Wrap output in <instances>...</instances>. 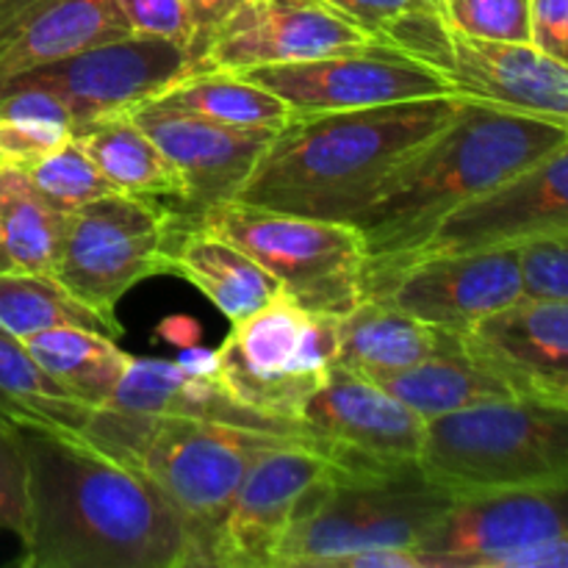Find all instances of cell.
Returning a JSON list of instances; mask_svg holds the SVG:
<instances>
[{"instance_id": "cell-25", "label": "cell", "mask_w": 568, "mask_h": 568, "mask_svg": "<svg viewBox=\"0 0 568 568\" xmlns=\"http://www.w3.org/2000/svg\"><path fill=\"white\" fill-rule=\"evenodd\" d=\"M72 139L116 192L150 200L166 197L172 203L181 197L178 172L128 111L100 116L72 131Z\"/></svg>"}, {"instance_id": "cell-43", "label": "cell", "mask_w": 568, "mask_h": 568, "mask_svg": "<svg viewBox=\"0 0 568 568\" xmlns=\"http://www.w3.org/2000/svg\"><path fill=\"white\" fill-rule=\"evenodd\" d=\"M3 270H11V264H9V258H6L3 247H0V272H3Z\"/></svg>"}, {"instance_id": "cell-11", "label": "cell", "mask_w": 568, "mask_h": 568, "mask_svg": "<svg viewBox=\"0 0 568 568\" xmlns=\"http://www.w3.org/2000/svg\"><path fill=\"white\" fill-rule=\"evenodd\" d=\"M305 444L342 471H392L419 464L425 419L372 377L333 366L300 414Z\"/></svg>"}, {"instance_id": "cell-24", "label": "cell", "mask_w": 568, "mask_h": 568, "mask_svg": "<svg viewBox=\"0 0 568 568\" xmlns=\"http://www.w3.org/2000/svg\"><path fill=\"white\" fill-rule=\"evenodd\" d=\"M170 275L200 288L231 322L255 314L283 292L281 283L247 253L197 225L178 231L172 239Z\"/></svg>"}, {"instance_id": "cell-41", "label": "cell", "mask_w": 568, "mask_h": 568, "mask_svg": "<svg viewBox=\"0 0 568 568\" xmlns=\"http://www.w3.org/2000/svg\"><path fill=\"white\" fill-rule=\"evenodd\" d=\"M175 364L192 377L220 381V349L200 347V344H194V347H183L181 353L175 355Z\"/></svg>"}, {"instance_id": "cell-22", "label": "cell", "mask_w": 568, "mask_h": 568, "mask_svg": "<svg viewBox=\"0 0 568 568\" xmlns=\"http://www.w3.org/2000/svg\"><path fill=\"white\" fill-rule=\"evenodd\" d=\"M105 405L136 416H183V419L216 422V425L244 427V430L272 433V436L300 438L305 444L300 422L277 419V416L247 408L233 399L220 381L192 377L175 361L164 358H131L120 386L114 388Z\"/></svg>"}, {"instance_id": "cell-21", "label": "cell", "mask_w": 568, "mask_h": 568, "mask_svg": "<svg viewBox=\"0 0 568 568\" xmlns=\"http://www.w3.org/2000/svg\"><path fill=\"white\" fill-rule=\"evenodd\" d=\"M128 33L114 0H0V87Z\"/></svg>"}, {"instance_id": "cell-28", "label": "cell", "mask_w": 568, "mask_h": 568, "mask_svg": "<svg viewBox=\"0 0 568 568\" xmlns=\"http://www.w3.org/2000/svg\"><path fill=\"white\" fill-rule=\"evenodd\" d=\"M89 416L92 408L61 392L26 353L20 338L0 327V425L11 430L39 427L81 433Z\"/></svg>"}, {"instance_id": "cell-20", "label": "cell", "mask_w": 568, "mask_h": 568, "mask_svg": "<svg viewBox=\"0 0 568 568\" xmlns=\"http://www.w3.org/2000/svg\"><path fill=\"white\" fill-rule=\"evenodd\" d=\"M436 70L460 98L568 125L566 64L530 42H494L449 28Z\"/></svg>"}, {"instance_id": "cell-6", "label": "cell", "mask_w": 568, "mask_h": 568, "mask_svg": "<svg viewBox=\"0 0 568 568\" xmlns=\"http://www.w3.org/2000/svg\"><path fill=\"white\" fill-rule=\"evenodd\" d=\"M419 469L455 494L568 483V408L499 399L427 419Z\"/></svg>"}, {"instance_id": "cell-17", "label": "cell", "mask_w": 568, "mask_h": 568, "mask_svg": "<svg viewBox=\"0 0 568 568\" xmlns=\"http://www.w3.org/2000/svg\"><path fill=\"white\" fill-rule=\"evenodd\" d=\"M386 39L361 28L327 0H247L214 31L192 72L292 64Z\"/></svg>"}, {"instance_id": "cell-26", "label": "cell", "mask_w": 568, "mask_h": 568, "mask_svg": "<svg viewBox=\"0 0 568 568\" xmlns=\"http://www.w3.org/2000/svg\"><path fill=\"white\" fill-rule=\"evenodd\" d=\"M20 342L61 392L81 399L89 408L109 403L133 358L116 347V338L81 327H53Z\"/></svg>"}, {"instance_id": "cell-16", "label": "cell", "mask_w": 568, "mask_h": 568, "mask_svg": "<svg viewBox=\"0 0 568 568\" xmlns=\"http://www.w3.org/2000/svg\"><path fill=\"white\" fill-rule=\"evenodd\" d=\"M366 297L383 300L427 325L466 333L477 320L521 300L516 247L405 261L372 281Z\"/></svg>"}, {"instance_id": "cell-38", "label": "cell", "mask_w": 568, "mask_h": 568, "mask_svg": "<svg viewBox=\"0 0 568 568\" xmlns=\"http://www.w3.org/2000/svg\"><path fill=\"white\" fill-rule=\"evenodd\" d=\"M327 3L381 39L388 26L405 17L444 11V0H327Z\"/></svg>"}, {"instance_id": "cell-7", "label": "cell", "mask_w": 568, "mask_h": 568, "mask_svg": "<svg viewBox=\"0 0 568 568\" xmlns=\"http://www.w3.org/2000/svg\"><path fill=\"white\" fill-rule=\"evenodd\" d=\"M197 227L247 253L281 283L286 297L311 314L344 316L366 300L369 253L349 222L281 214L227 200L205 211Z\"/></svg>"}, {"instance_id": "cell-34", "label": "cell", "mask_w": 568, "mask_h": 568, "mask_svg": "<svg viewBox=\"0 0 568 568\" xmlns=\"http://www.w3.org/2000/svg\"><path fill=\"white\" fill-rule=\"evenodd\" d=\"M521 297L568 303V233H544L516 244Z\"/></svg>"}, {"instance_id": "cell-23", "label": "cell", "mask_w": 568, "mask_h": 568, "mask_svg": "<svg viewBox=\"0 0 568 568\" xmlns=\"http://www.w3.org/2000/svg\"><path fill=\"white\" fill-rule=\"evenodd\" d=\"M455 353H464L460 333L427 325L375 297L338 320L336 364L372 381Z\"/></svg>"}, {"instance_id": "cell-15", "label": "cell", "mask_w": 568, "mask_h": 568, "mask_svg": "<svg viewBox=\"0 0 568 568\" xmlns=\"http://www.w3.org/2000/svg\"><path fill=\"white\" fill-rule=\"evenodd\" d=\"M128 114L181 178V197L170 205L175 233L197 225L205 211L236 197L275 136L266 128L222 125L159 100H144Z\"/></svg>"}, {"instance_id": "cell-5", "label": "cell", "mask_w": 568, "mask_h": 568, "mask_svg": "<svg viewBox=\"0 0 568 568\" xmlns=\"http://www.w3.org/2000/svg\"><path fill=\"white\" fill-rule=\"evenodd\" d=\"M455 503L419 464L392 471L336 466L300 497L275 568H336L342 558L386 547H419Z\"/></svg>"}, {"instance_id": "cell-31", "label": "cell", "mask_w": 568, "mask_h": 568, "mask_svg": "<svg viewBox=\"0 0 568 568\" xmlns=\"http://www.w3.org/2000/svg\"><path fill=\"white\" fill-rule=\"evenodd\" d=\"M64 216L20 170H0V247L14 270L53 275Z\"/></svg>"}, {"instance_id": "cell-12", "label": "cell", "mask_w": 568, "mask_h": 568, "mask_svg": "<svg viewBox=\"0 0 568 568\" xmlns=\"http://www.w3.org/2000/svg\"><path fill=\"white\" fill-rule=\"evenodd\" d=\"M544 233H568V144L455 205L419 247L366 272V286L405 261L516 247Z\"/></svg>"}, {"instance_id": "cell-30", "label": "cell", "mask_w": 568, "mask_h": 568, "mask_svg": "<svg viewBox=\"0 0 568 568\" xmlns=\"http://www.w3.org/2000/svg\"><path fill=\"white\" fill-rule=\"evenodd\" d=\"M0 327L14 338L53 327H81L111 338L122 336L120 322L100 316L75 294L67 292L53 275L22 272L14 266L0 272Z\"/></svg>"}, {"instance_id": "cell-33", "label": "cell", "mask_w": 568, "mask_h": 568, "mask_svg": "<svg viewBox=\"0 0 568 568\" xmlns=\"http://www.w3.org/2000/svg\"><path fill=\"white\" fill-rule=\"evenodd\" d=\"M453 31L494 42H530V0H444Z\"/></svg>"}, {"instance_id": "cell-2", "label": "cell", "mask_w": 568, "mask_h": 568, "mask_svg": "<svg viewBox=\"0 0 568 568\" xmlns=\"http://www.w3.org/2000/svg\"><path fill=\"white\" fill-rule=\"evenodd\" d=\"M460 103V94H444L292 116L233 200L281 214L353 222L381 183L453 122Z\"/></svg>"}, {"instance_id": "cell-1", "label": "cell", "mask_w": 568, "mask_h": 568, "mask_svg": "<svg viewBox=\"0 0 568 568\" xmlns=\"http://www.w3.org/2000/svg\"><path fill=\"white\" fill-rule=\"evenodd\" d=\"M28 510L20 566L189 568L186 538L164 494L70 430L22 427Z\"/></svg>"}, {"instance_id": "cell-14", "label": "cell", "mask_w": 568, "mask_h": 568, "mask_svg": "<svg viewBox=\"0 0 568 568\" xmlns=\"http://www.w3.org/2000/svg\"><path fill=\"white\" fill-rule=\"evenodd\" d=\"M568 536V483L455 494L419 549L433 568H508L532 544Z\"/></svg>"}, {"instance_id": "cell-27", "label": "cell", "mask_w": 568, "mask_h": 568, "mask_svg": "<svg viewBox=\"0 0 568 568\" xmlns=\"http://www.w3.org/2000/svg\"><path fill=\"white\" fill-rule=\"evenodd\" d=\"M375 383H381L392 397L408 405L425 422L453 414V410L471 408V405L516 399V394L494 372L471 361L466 349L422 361L410 369L377 377Z\"/></svg>"}, {"instance_id": "cell-10", "label": "cell", "mask_w": 568, "mask_h": 568, "mask_svg": "<svg viewBox=\"0 0 568 568\" xmlns=\"http://www.w3.org/2000/svg\"><path fill=\"white\" fill-rule=\"evenodd\" d=\"M239 75L281 98L294 116L455 94L442 72L388 42L336 50L292 64L250 67Z\"/></svg>"}, {"instance_id": "cell-9", "label": "cell", "mask_w": 568, "mask_h": 568, "mask_svg": "<svg viewBox=\"0 0 568 568\" xmlns=\"http://www.w3.org/2000/svg\"><path fill=\"white\" fill-rule=\"evenodd\" d=\"M170 205L111 192L64 216L53 277L111 322L116 303L150 275L170 272Z\"/></svg>"}, {"instance_id": "cell-42", "label": "cell", "mask_w": 568, "mask_h": 568, "mask_svg": "<svg viewBox=\"0 0 568 568\" xmlns=\"http://www.w3.org/2000/svg\"><path fill=\"white\" fill-rule=\"evenodd\" d=\"M155 336L164 338V342L172 344V347L183 349V347H194V344H200V338H203V327H200V322L192 320V316L175 314L161 320V325L155 327Z\"/></svg>"}, {"instance_id": "cell-40", "label": "cell", "mask_w": 568, "mask_h": 568, "mask_svg": "<svg viewBox=\"0 0 568 568\" xmlns=\"http://www.w3.org/2000/svg\"><path fill=\"white\" fill-rule=\"evenodd\" d=\"M192 17V44H189V59H192V70L200 59H203L205 48H209L211 37L216 28L233 14L247 0H183Z\"/></svg>"}, {"instance_id": "cell-39", "label": "cell", "mask_w": 568, "mask_h": 568, "mask_svg": "<svg viewBox=\"0 0 568 568\" xmlns=\"http://www.w3.org/2000/svg\"><path fill=\"white\" fill-rule=\"evenodd\" d=\"M530 44L568 61V0H530Z\"/></svg>"}, {"instance_id": "cell-3", "label": "cell", "mask_w": 568, "mask_h": 568, "mask_svg": "<svg viewBox=\"0 0 568 568\" xmlns=\"http://www.w3.org/2000/svg\"><path fill=\"white\" fill-rule=\"evenodd\" d=\"M568 144V125L464 98L447 128L397 166L349 225L364 236L366 272L419 247L464 200Z\"/></svg>"}, {"instance_id": "cell-4", "label": "cell", "mask_w": 568, "mask_h": 568, "mask_svg": "<svg viewBox=\"0 0 568 568\" xmlns=\"http://www.w3.org/2000/svg\"><path fill=\"white\" fill-rule=\"evenodd\" d=\"M81 438L142 471L164 494L183 527L189 568H214L222 525L253 460L277 444L300 442L183 416H136L109 405L92 408Z\"/></svg>"}, {"instance_id": "cell-13", "label": "cell", "mask_w": 568, "mask_h": 568, "mask_svg": "<svg viewBox=\"0 0 568 568\" xmlns=\"http://www.w3.org/2000/svg\"><path fill=\"white\" fill-rule=\"evenodd\" d=\"M189 72L192 59L186 48L170 39L128 33L33 67L0 89L37 87L55 94L70 111L72 131H78L100 116L136 109Z\"/></svg>"}, {"instance_id": "cell-29", "label": "cell", "mask_w": 568, "mask_h": 568, "mask_svg": "<svg viewBox=\"0 0 568 568\" xmlns=\"http://www.w3.org/2000/svg\"><path fill=\"white\" fill-rule=\"evenodd\" d=\"M153 100L233 128L277 131L294 116L281 98L266 92L258 83L247 81L239 72L225 70L189 72V75L178 78L172 87H166L164 92L155 94Z\"/></svg>"}, {"instance_id": "cell-35", "label": "cell", "mask_w": 568, "mask_h": 568, "mask_svg": "<svg viewBox=\"0 0 568 568\" xmlns=\"http://www.w3.org/2000/svg\"><path fill=\"white\" fill-rule=\"evenodd\" d=\"M72 128L55 122L0 116V170L31 172L44 155L70 142Z\"/></svg>"}, {"instance_id": "cell-32", "label": "cell", "mask_w": 568, "mask_h": 568, "mask_svg": "<svg viewBox=\"0 0 568 568\" xmlns=\"http://www.w3.org/2000/svg\"><path fill=\"white\" fill-rule=\"evenodd\" d=\"M28 175H31L33 186L42 192V197L61 214H70L92 200L116 192L75 139L44 155Z\"/></svg>"}, {"instance_id": "cell-36", "label": "cell", "mask_w": 568, "mask_h": 568, "mask_svg": "<svg viewBox=\"0 0 568 568\" xmlns=\"http://www.w3.org/2000/svg\"><path fill=\"white\" fill-rule=\"evenodd\" d=\"M28 469L20 433L0 425V532L20 538L26 530Z\"/></svg>"}, {"instance_id": "cell-8", "label": "cell", "mask_w": 568, "mask_h": 568, "mask_svg": "<svg viewBox=\"0 0 568 568\" xmlns=\"http://www.w3.org/2000/svg\"><path fill=\"white\" fill-rule=\"evenodd\" d=\"M338 320L311 314L281 292L255 314L231 322L220 347V383L247 408L297 422L336 366Z\"/></svg>"}, {"instance_id": "cell-19", "label": "cell", "mask_w": 568, "mask_h": 568, "mask_svg": "<svg viewBox=\"0 0 568 568\" xmlns=\"http://www.w3.org/2000/svg\"><path fill=\"white\" fill-rule=\"evenodd\" d=\"M331 469L300 442H283L253 460L216 541V568H275L300 497Z\"/></svg>"}, {"instance_id": "cell-18", "label": "cell", "mask_w": 568, "mask_h": 568, "mask_svg": "<svg viewBox=\"0 0 568 568\" xmlns=\"http://www.w3.org/2000/svg\"><path fill=\"white\" fill-rule=\"evenodd\" d=\"M466 355L516 399L568 408V303L516 300L460 333Z\"/></svg>"}, {"instance_id": "cell-37", "label": "cell", "mask_w": 568, "mask_h": 568, "mask_svg": "<svg viewBox=\"0 0 568 568\" xmlns=\"http://www.w3.org/2000/svg\"><path fill=\"white\" fill-rule=\"evenodd\" d=\"M114 3L131 33L170 39L186 50L192 44V17L183 0H114Z\"/></svg>"}]
</instances>
